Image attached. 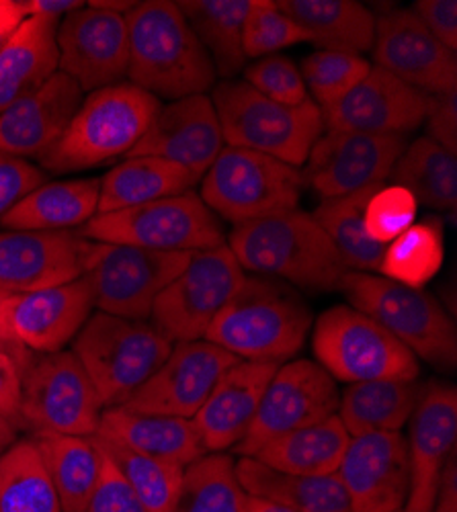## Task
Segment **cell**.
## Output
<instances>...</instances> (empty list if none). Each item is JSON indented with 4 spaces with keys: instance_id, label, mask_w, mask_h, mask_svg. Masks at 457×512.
I'll list each match as a JSON object with an SVG mask.
<instances>
[{
    "instance_id": "obj_20",
    "label": "cell",
    "mask_w": 457,
    "mask_h": 512,
    "mask_svg": "<svg viewBox=\"0 0 457 512\" xmlns=\"http://www.w3.org/2000/svg\"><path fill=\"white\" fill-rule=\"evenodd\" d=\"M95 242L76 232H0V293L23 295L87 273Z\"/></svg>"
},
{
    "instance_id": "obj_16",
    "label": "cell",
    "mask_w": 457,
    "mask_h": 512,
    "mask_svg": "<svg viewBox=\"0 0 457 512\" xmlns=\"http://www.w3.org/2000/svg\"><path fill=\"white\" fill-rule=\"evenodd\" d=\"M404 148L402 136L326 132L318 138L302 168L304 187L324 201L382 185Z\"/></svg>"
},
{
    "instance_id": "obj_34",
    "label": "cell",
    "mask_w": 457,
    "mask_h": 512,
    "mask_svg": "<svg viewBox=\"0 0 457 512\" xmlns=\"http://www.w3.org/2000/svg\"><path fill=\"white\" fill-rule=\"evenodd\" d=\"M419 396L421 392L414 381L378 379L351 383L341 394L337 416L351 439L371 433H400Z\"/></svg>"
},
{
    "instance_id": "obj_43",
    "label": "cell",
    "mask_w": 457,
    "mask_h": 512,
    "mask_svg": "<svg viewBox=\"0 0 457 512\" xmlns=\"http://www.w3.org/2000/svg\"><path fill=\"white\" fill-rule=\"evenodd\" d=\"M371 64L363 56L318 50L302 62V78L310 99L326 109L341 101L367 76Z\"/></svg>"
},
{
    "instance_id": "obj_6",
    "label": "cell",
    "mask_w": 457,
    "mask_h": 512,
    "mask_svg": "<svg viewBox=\"0 0 457 512\" xmlns=\"http://www.w3.org/2000/svg\"><path fill=\"white\" fill-rule=\"evenodd\" d=\"M173 345L148 322L97 312L76 334L72 353L93 381L103 408H115L144 386Z\"/></svg>"
},
{
    "instance_id": "obj_45",
    "label": "cell",
    "mask_w": 457,
    "mask_h": 512,
    "mask_svg": "<svg viewBox=\"0 0 457 512\" xmlns=\"http://www.w3.org/2000/svg\"><path fill=\"white\" fill-rule=\"evenodd\" d=\"M417 199L398 185H382L365 207V230L371 240L390 244L417 220Z\"/></svg>"
},
{
    "instance_id": "obj_36",
    "label": "cell",
    "mask_w": 457,
    "mask_h": 512,
    "mask_svg": "<svg viewBox=\"0 0 457 512\" xmlns=\"http://www.w3.org/2000/svg\"><path fill=\"white\" fill-rule=\"evenodd\" d=\"M177 7L212 58L216 74L230 78L244 68L242 29L251 0H181Z\"/></svg>"
},
{
    "instance_id": "obj_47",
    "label": "cell",
    "mask_w": 457,
    "mask_h": 512,
    "mask_svg": "<svg viewBox=\"0 0 457 512\" xmlns=\"http://www.w3.org/2000/svg\"><path fill=\"white\" fill-rule=\"evenodd\" d=\"M99 451H101V476L85 512H146L144 504L134 494L126 478L121 476V472L109 459V455L101 447Z\"/></svg>"
},
{
    "instance_id": "obj_51",
    "label": "cell",
    "mask_w": 457,
    "mask_h": 512,
    "mask_svg": "<svg viewBox=\"0 0 457 512\" xmlns=\"http://www.w3.org/2000/svg\"><path fill=\"white\" fill-rule=\"evenodd\" d=\"M412 11L447 50L455 52V48H457V3L455 0H419V3H414Z\"/></svg>"
},
{
    "instance_id": "obj_39",
    "label": "cell",
    "mask_w": 457,
    "mask_h": 512,
    "mask_svg": "<svg viewBox=\"0 0 457 512\" xmlns=\"http://www.w3.org/2000/svg\"><path fill=\"white\" fill-rule=\"evenodd\" d=\"M0 512H62L33 439L15 441L0 455Z\"/></svg>"
},
{
    "instance_id": "obj_12",
    "label": "cell",
    "mask_w": 457,
    "mask_h": 512,
    "mask_svg": "<svg viewBox=\"0 0 457 512\" xmlns=\"http://www.w3.org/2000/svg\"><path fill=\"white\" fill-rule=\"evenodd\" d=\"M228 244L193 252L183 273L156 297L150 320L171 343L203 340L212 322L246 283Z\"/></svg>"
},
{
    "instance_id": "obj_11",
    "label": "cell",
    "mask_w": 457,
    "mask_h": 512,
    "mask_svg": "<svg viewBox=\"0 0 457 512\" xmlns=\"http://www.w3.org/2000/svg\"><path fill=\"white\" fill-rule=\"evenodd\" d=\"M316 363L335 381H417L419 359L376 320L351 306H335L314 324Z\"/></svg>"
},
{
    "instance_id": "obj_1",
    "label": "cell",
    "mask_w": 457,
    "mask_h": 512,
    "mask_svg": "<svg viewBox=\"0 0 457 512\" xmlns=\"http://www.w3.org/2000/svg\"><path fill=\"white\" fill-rule=\"evenodd\" d=\"M130 31L132 84L156 99L179 101L205 95L216 84V68L177 3L146 0L126 15Z\"/></svg>"
},
{
    "instance_id": "obj_2",
    "label": "cell",
    "mask_w": 457,
    "mask_h": 512,
    "mask_svg": "<svg viewBox=\"0 0 457 512\" xmlns=\"http://www.w3.org/2000/svg\"><path fill=\"white\" fill-rule=\"evenodd\" d=\"M228 248L244 271L312 291L337 289L349 271L316 218L300 207L234 226Z\"/></svg>"
},
{
    "instance_id": "obj_29",
    "label": "cell",
    "mask_w": 457,
    "mask_h": 512,
    "mask_svg": "<svg viewBox=\"0 0 457 512\" xmlns=\"http://www.w3.org/2000/svg\"><path fill=\"white\" fill-rule=\"evenodd\" d=\"M101 179L46 183L25 195L0 222L17 232H66L97 216Z\"/></svg>"
},
{
    "instance_id": "obj_50",
    "label": "cell",
    "mask_w": 457,
    "mask_h": 512,
    "mask_svg": "<svg viewBox=\"0 0 457 512\" xmlns=\"http://www.w3.org/2000/svg\"><path fill=\"white\" fill-rule=\"evenodd\" d=\"M427 138L449 154H457V91L431 97L427 113Z\"/></svg>"
},
{
    "instance_id": "obj_26",
    "label": "cell",
    "mask_w": 457,
    "mask_h": 512,
    "mask_svg": "<svg viewBox=\"0 0 457 512\" xmlns=\"http://www.w3.org/2000/svg\"><path fill=\"white\" fill-rule=\"evenodd\" d=\"M277 367L275 363L238 361L224 371L193 418L205 453H224L244 439Z\"/></svg>"
},
{
    "instance_id": "obj_56",
    "label": "cell",
    "mask_w": 457,
    "mask_h": 512,
    "mask_svg": "<svg viewBox=\"0 0 457 512\" xmlns=\"http://www.w3.org/2000/svg\"><path fill=\"white\" fill-rule=\"evenodd\" d=\"M5 302V300H3ZM3 302H0V330H5L7 332V326H5V318H3ZM7 336H9V332H7Z\"/></svg>"
},
{
    "instance_id": "obj_23",
    "label": "cell",
    "mask_w": 457,
    "mask_h": 512,
    "mask_svg": "<svg viewBox=\"0 0 457 512\" xmlns=\"http://www.w3.org/2000/svg\"><path fill=\"white\" fill-rule=\"evenodd\" d=\"M224 148L220 119L212 99L193 95L160 105L156 117L130 156H156L203 177Z\"/></svg>"
},
{
    "instance_id": "obj_31",
    "label": "cell",
    "mask_w": 457,
    "mask_h": 512,
    "mask_svg": "<svg viewBox=\"0 0 457 512\" xmlns=\"http://www.w3.org/2000/svg\"><path fill=\"white\" fill-rule=\"evenodd\" d=\"M236 476L246 496L269 500L296 512H349V500L337 474L296 476L277 472L255 457H240Z\"/></svg>"
},
{
    "instance_id": "obj_15",
    "label": "cell",
    "mask_w": 457,
    "mask_h": 512,
    "mask_svg": "<svg viewBox=\"0 0 457 512\" xmlns=\"http://www.w3.org/2000/svg\"><path fill=\"white\" fill-rule=\"evenodd\" d=\"M58 72L76 80L82 93L119 84L130 68L126 15L87 3L58 23Z\"/></svg>"
},
{
    "instance_id": "obj_5",
    "label": "cell",
    "mask_w": 457,
    "mask_h": 512,
    "mask_svg": "<svg viewBox=\"0 0 457 512\" xmlns=\"http://www.w3.org/2000/svg\"><path fill=\"white\" fill-rule=\"evenodd\" d=\"M210 99L226 146L255 150L289 166H304L324 134L322 111L312 99L283 105L263 97L244 80L216 84Z\"/></svg>"
},
{
    "instance_id": "obj_55",
    "label": "cell",
    "mask_w": 457,
    "mask_h": 512,
    "mask_svg": "<svg viewBox=\"0 0 457 512\" xmlns=\"http://www.w3.org/2000/svg\"><path fill=\"white\" fill-rule=\"evenodd\" d=\"M15 441H17V429L9 420L0 416V455H3Z\"/></svg>"
},
{
    "instance_id": "obj_59",
    "label": "cell",
    "mask_w": 457,
    "mask_h": 512,
    "mask_svg": "<svg viewBox=\"0 0 457 512\" xmlns=\"http://www.w3.org/2000/svg\"><path fill=\"white\" fill-rule=\"evenodd\" d=\"M5 297H7V293H0V302H3V300H5Z\"/></svg>"
},
{
    "instance_id": "obj_57",
    "label": "cell",
    "mask_w": 457,
    "mask_h": 512,
    "mask_svg": "<svg viewBox=\"0 0 457 512\" xmlns=\"http://www.w3.org/2000/svg\"><path fill=\"white\" fill-rule=\"evenodd\" d=\"M3 343H13V340L7 336L5 330H0V345H3Z\"/></svg>"
},
{
    "instance_id": "obj_4",
    "label": "cell",
    "mask_w": 457,
    "mask_h": 512,
    "mask_svg": "<svg viewBox=\"0 0 457 512\" xmlns=\"http://www.w3.org/2000/svg\"><path fill=\"white\" fill-rule=\"evenodd\" d=\"M310 328L312 314L294 291L261 279H246L203 340L240 361L281 365L302 349Z\"/></svg>"
},
{
    "instance_id": "obj_22",
    "label": "cell",
    "mask_w": 457,
    "mask_h": 512,
    "mask_svg": "<svg viewBox=\"0 0 457 512\" xmlns=\"http://www.w3.org/2000/svg\"><path fill=\"white\" fill-rule=\"evenodd\" d=\"M349 512H396L410 490V463L402 433L353 437L337 472Z\"/></svg>"
},
{
    "instance_id": "obj_44",
    "label": "cell",
    "mask_w": 457,
    "mask_h": 512,
    "mask_svg": "<svg viewBox=\"0 0 457 512\" xmlns=\"http://www.w3.org/2000/svg\"><path fill=\"white\" fill-rule=\"evenodd\" d=\"M310 41V35L273 0H251L244 19L242 50L246 58L273 56L289 46Z\"/></svg>"
},
{
    "instance_id": "obj_35",
    "label": "cell",
    "mask_w": 457,
    "mask_h": 512,
    "mask_svg": "<svg viewBox=\"0 0 457 512\" xmlns=\"http://www.w3.org/2000/svg\"><path fill=\"white\" fill-rule=\"evenodd\" d=\"M60 498L62 512H85L101 476V451L93 437H31Z\"/></svg>"
},
{
    "instance_id": "obj_18",
    "label": "cell",
    "mask_w": 457,
    "mask_h": 512,
    "mask_svg": "<svg viewBox=\"0 0 457 512\" xmlns=\"http://www.w3.org/2000/svg\"><path fill=\"white\" fill-rule=\"evenodd\" d=\"M376 66L429 97L457 91V58L423 25L412 9H390L376 17Z\"/></svg>"
},
{
    "instance_id": "obj_30",
    "label": "cell",
    "mask_w": 457,
    "mask_h": 512,
    "mask_svg": "<svg viewBox=\"0 0 457 512\" xmlns=\"http://www.w3.org/2000/svg\"><path fill=\"white\" fill-rule=\"evenodd\" d=\"M277 5L320 50L361 56L373 48L376 15L355 0H279Z\"/></svg>"
},
{
    "instance_id": "obj_9",
    "label": "cell",
    "mask_w": 457,
    "mask_h": 512,
    "mask_svg": "<svg viewBox=\"0 0 457 512\" xmlns=\"http://www.w3.org/2000/svg\"><path fill=\"white\" fill-rule=\"evenodd\" d=\"M76 234L91 242L162 252H201L226 244L216 213L193 189L144 205L97 213Z\"/></svg>"
},
{
    "instance_id": "obj_54",
    "label": "cell",
    "mask_w": 457,
    "mask_h": 512,
    "mask_svg": "<svg viewBox=\"0 0 457 512\" xmlns=\"http://www.w3.org/2000/svg\"><path fill=\"white\" fill-rule=\"evenodd\" d=\"M244 512H296V510L287 508V506H281V504H275V502H269V500L246 496Z\"/></svg>"
},
{
    "instance_id": "obj_38",
    "label": "cell",
    "mask_w": 457,
    "mask_h": 512,
    "mask_svg": "<svg viewBox=\"0 0 457 512\" xmlns=\"http://www.w3.org/2000/svg\"><path fill=\"white\" fill-rule=\"evenodd\" d=\"M388 179L431 209L453 213L457 207V158L427 136L404 148Z\"/></svg>"
},
{
    "instance_id": "obj_19",
    "label": "cell",
    "mask_w": 457,
    "mask_h": 512,
    "mask_svg": "<svg viewBox=\"0 0 457 512\" xmlns=\"http://www.w3.org/2000/svg\"><path fill=\"white\" fill-rule=\"evenodd\" d=\"M431 97L412 89L388 70L371 66L341 101L322 111L326 132L402 136L427 119Z\"/></svg>"
},
{
    "instance_id": "obj_58",
    "label": "cell",
    "mask_w": 457,
    "mask_h": 512,
    "mask_svg": "<svg viewBox=\"0 0 457 512\" xmlns=\"http://www.w3.org/2000/svg\"><path fill=\"white\" fill-rule=\"evenodd\" d=\"M396 512H423V510H417V508H412V506H408V504H404L400 510H396Z\"/></svg>"
},
{
    "instance_id": "obj_49",
    "label": "cell",
    "mask_w": 457,
    "mask_h": 512,
    "mask_svg": "<svg viewBox=\"0 0 457 512\" xmlns=\"http://www.w3.org/2000/svg\"><path fill=\"white\" fill-rule=\"evenodd\" d=\"M31 351L17 343L0 345V416L19 431V408L23 392V367Z\"/></svg>"
},
{
    "instance_id": "obj_8",
    "label": "cell",
    "mask_w": 457,
    "mask_h": 512,
    "mask_svg": "<svg viewBox=\"0 0 457 512\" xmlns=\"http://www.w3.org/2000/svg\"><path fill=\"white\" fill-rule=\"evenodd\" d=\"M302 170L273 156L224 146L201 177V199L234 226L300 207Z\"/></svg>"
},
{
    "instance_id": "obj_13",
    "label": "cell",
    "mask_w": 457,
    "mask_h": 512,
    "mask_svg": "<svg viewBox=\"0 0 457 512\" xmlns=\"http://www.w3.org/2000/svg\"><path fill=\"white\" fill-rule=\"evenodd\" d=\"M193 252H162L95 242L87 281L99 312L146 322L156 297L189 265Z\"/></svg>"
},
{
    "instance_id": "obj_24",
    "label": "cell",
    "mask_w": 457,
    "mask_h": 512,
    "mask_svg": "<svg viewBox=\"0 0 457 512\" xmlns=\"http://www.w3.org/2000/svg\"><path fill=\"white\" fill-rule=\"evenodd\" d=\"M408 433L410 490L406 504L433 512L441 469L455 451L457 390L443 383L429 386L414 406Z\"/></svg>"
},
{
    "instance_id": "obj_48",
    "label": "cell",
    "mask_w": 457,
    "mask_h": 512,
    "mask_svg": "<svg viewBox=\"0 0 457 512\" xmlns=\"http://www.w3.org/2000/svg\"><path fill=\"white\" fill-rule=\"evenodd\" d=\"M46 173L35 164L0 152V222L31 191L46 185Z\"/></svg>"
},
{
    "instance_id": "obj_3",
    "label": "cell",
    "mask_w": 457,
    "mask_h": 512,
    "mask_svg": "<svg viewBox=\"0 0 457 512\" xmlns=\"http://www.w3.org/2000/svg\"><path fill=\"white\" fill-rule=\"evenodd\" d=\"M158 109L160 101L132 82L99 89L82 101L64 136L39 164L50 173H74L128 156Z\"/></svg>"
},
{
    "instance_id": "obj_25",
    "label": "cell",
    "mask_w": 457,
    "mask_h": 512,
    "mask_svg": "<svg viewBox=\"0 0 457 512\" xmlns=\"http://www.w3.org/2000/svg\"><path fill=\"white\" fill-rule=\"evenodd\" d=\"M85 93L64 72L52 74L41 87L0 113V152L41 158L66 132Z\"/></svg>"
},
{
    "instance_id": "obj_27",
    "label": "cell",
    "mask_w": 457,
    "mask_h": 512,
    "mask_svg": "<svg viewBox=\"0 0 457 512\" xmlns=\"http://www.w3.org/2000/svg\"><path fill=\"white\" fill-rule=\"evenodd\" d=\"M97 437L183 467L205 455L193 420L134 412L126 406L103 410Z\"/></svg>"
},
{
    "instance_id": "obj_53",
    "label": "cell",
    "mask_w": 457,
    "mask_h": 512,
    "mask_svg": "<svg viewBox=\"0 0 457 512\" xmlns=\"http://www.w3.org/2000/svg\"><path fill=\"white\" fill-rule=\"evenodd\" d=\"M27 17L23 0H0V48L7 44Z\"/></svg>"
},
{
    "instance_id": "obj_42",
    "label": "cell",
    "mask_w": 457,
    "mask_h": 512,
    "mask_svg": "<svg viewBox=\"0 0 457 512\" xmlns=\"http://www.w3.org/2000/svg\"><path fill=\"white\" fill-rule=\"evenodd\" d=\"M93 437L126 478L146 512H173L183 484V465L146 457L113 441Z\"/></svg>"
},
{
    "instance_id": "obj_7",
    "label": "cell",
    "mask_w": 457,
    "mask_h": 512,
    "mask_svg": "<svg viewBox=\"0 0 457 512\" xmlns=\"http://www.w3.org/2000/svg\"><path fill=\"white\" fill-rule=\"evenodd\" d=\"M339 289L345 293L351 308L384 326L414 357L441 369L455 367V324L433 295L382 275L357 271H347Z\"/></svg>"
},
{
    "instance_id": "obj_41",
    "label": "cell",
    "mask_w": 457,
    "mask_h": 512,
    "mask_svg": "<svg viewBox=\"0 0 457 512\" xmlns=\"http://www.w3.org/2000/svg\"><path fill=\"white\" fill-rule=\"evenodd\" d=\"M445 259L443 226L435 220L412 224L406 232L386 244L380 271L382 277L423 289L441 269Z\"/></svg>"
},
{
    "instance_id": "obj_17",
    "label": "cell",
    "mask_w": 457,
    "mask_h": 512,
    "mask_svg": "<svg viewBox=\"0 0 457 512\" xmlns=\"http://www.w3.org/2000/svg\"><path fill=\"white\" fill-rule=\"evenodd\" d=\"M238 361L207 340L175 343L171 355L123 406L134 412L193 420L224 371Z\"/></svg>"
},
{
    "instance_id": "obj_52",
    "label": "cell",
    "mask_w": 457,
    "mask_h": 512,
    "mask_svg": "<svg viewBox=\"0 0 457 512\" xmlns=\"http://www.w3.org/2000/svg\"><path fill=\"white\" fill-rule=\"evenodd\" d=\"M27 15H41L56 21H62L66 15L85 7L80 0H23Z\"/></svg>"
},
{
    "instance_id": "obj_10",
    "label": "cell",
    "mask_w": 457,
    "mask_h": 512,
    "mask_svg": "<svg viewBox=\"0 0 457 512\" xmlns=\"http://www.w3.org/2000/svg\"><path fill=\"white\" fill-rule=\"evenodd\" d=\"M103 402L72 351L31 353L23 367L19 429L37 435H97Z\"/></svg>"
},
{
    "instance_id": "obj_46",
    "label": "cell",
    "mask_w": 457,
    "mask_h": 512,
    "mask_svg": "<svg viewBox=\"0 0 457 512\" xmlns=\"http://www.w3.org/2000/svg\"><path fill=\"white\" fill-rule=\"evenodd\" d=\"M244 82L263 97L283 105H300L310 99L300 68L285 56L259 58L244 68Z\"/></svg>"
},
{
    "instance_id": "obj_40",
    "label": "cell",
    "mask_w": 457,
    "mask_h": 512,
    "mask_svg": "<svg viewBox=\"0 0 457 512\" xmlns=\"http://www.w3.org/2000/svg\"><path fill=\"white\" fill-rule=\"evenodd\" d=\"M244 500L236 461L226 453H205L185 467L173 512H244Z\"/></svg>"
},
{
    "instance_id": "obj_28",
    "label": "cell",
    "mask_w": 457,
    "mask_h": 512,
    "mask_svg": "<svg viewBox=\"0 0 457 512\" xmlns=\"http://www.w3.org/2000/svg\"><path fill=\"white\" fill-rule=\"evenodd\" d=\"M58 23L29 15L0 48V113L58 72Z\"/></svg>"
},
{
    "instance_id": "obj_33",
    "label": "cell",
    "mask_w": 457,
    "mask_h": 512,
    "mask_svg": "<svg viewBox=\"0 0 457 512\" xmlns=\"http://www.w3.org/2000/svg\"><path fill=\"white\" fill-rule=\"evenodd\" d=\"M349 443L351 437L335 414L269 441L253 457L285 474L332 476L339 472Z\"/></svg>"
},
{
    "instance_id": "obj_14",
    "label": "cell",
    "mask_w": 457,
    "mask_h": 512,
    "mask_svg": "<svg viewBox=\"0 0 457 512\" xmlns=\"http://www.w3.org/2000/svg\"><path fill=\"white\" fill-rule=\"evenodd\" d=\"M339 400L337 381L316 361H287L275 369L251 429L232 451L253 457L269 441L335 416Z\"/></svg>"
},
{
    "instance_id": "obj_37",
    "label": "cell",
    "mask_w": 457,
    "mask_h": 512,
    "mask_svg": "<svg viewBox=\"0 0 457 512\" xmlns=\"http://www.w3.org/2000/svg\"><path fill=\"white\" fill-rule=\"evenodd\" d=\"M382 185H371L337 199H324L312 213L322 230L328 234L330 242L335 244L349 271H380L386 246L369 238L365 230V207Z\"/></svg>"
},
{
    "instance_id": "obj_32",
    "label": "cell",
    "mask_w": 457,
    "mask_h": 512,
    "mask_svg": "<svg viewBox=\"0 0 457 512\" xmlns=\"http://www.w3.org/2000/svg\"><path fill=\"white\" fill-rule=\"evenodd\" d=\"M201 179L177 162L130 156L101 179L97 213H111L191 191Z\"/></svg>"
},
{
    "instance_id": "obj_21",
    "label": "cell",
    "mask_w": 457,
    "mask_h": 512,
    "mask_svg": "<svg viewBox=\"0 0 457 512\" xmlns=\"http://www.w3.org/2000/svg\"><path fill=\"white\" fill-rule=\"evenodd\" d=\"M93 308V291L82 275L64 285L7 295L3 318L13 343L31 353H58L87 324Z\"/></svg>"
}]
</instances>
